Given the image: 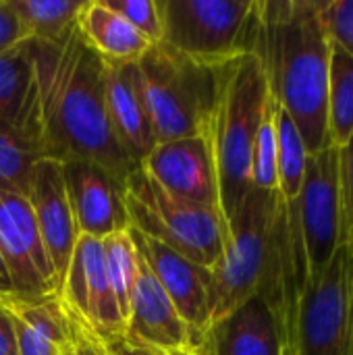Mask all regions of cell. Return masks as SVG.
Segmentation results:
<instances>
[{"instance_id":"cell-1","label":"cell","mask_w":353,"mask_h":355,"mask_svg":"<svg viewBox=\"0 0 353 355\" xmlns=\"http://www.w3.org/2000/svg\"><path fill=\"white\" fill-rule=\"evenodd\" d=\"M33 83L21 131L42 158L89 160L121 181L137 168L106 112V64L75 29L58 42L27 40Z\"/></svg>"},{"instance_id":"cell-2","label":"cell","mask_w":353,"mask_h":355,"mask_svg":"<svg viewBox=\"0 0 353 355\" xmlns=\"http://www.w3.org/2000/svg\"><path fill=\"white\" fill-rule=\"evenodd\" d=\"M333 44L320 0H258L250 54L262 67L273 100L302 133L308 154L329 144V69Z\"/></svg>"},{"instance_id":"cell-3","label":"cell","mask_w":353,"mask_h":355,"mask_svg":"<svg viewBox=\"0 0 353 355\" xmlns=\"http://www.w3.org/2000/svg\"><path fill=\"white\" fill-rule=\"evenodd\" d=\"M268 100V83L254 54H241L218 67L216 96L204 135L212 152L227 227L252 189V154Z\"/></svg>"},{"instance_id":"cell-4","label":"cell","mask_w":353,"mask_h":355,"mask_svg":"<svg viewBox=\"0 0 353 355\" xmlns=\"http://www.w3.org/2000/svg\"><path fill=\"white\" fill-rule=\"evenodd\" d=\"M216 71L218 67L198 64L162 44L144 54L137 79L156 144L206 131L216 96Z\"/></svg>"},{"instance_id":"cell-5","label":"cell","mask_w":353,"mask_h":355,"mask_svg":"<svg viewBox=\"0 0 353 355\" xmlns=\"http://www.w3.org/2000/svg\"><path fill=\"white\" fill-rule=\"evenodd\" d=\"M125 208L131 229L202 268H212L227 243V223L221 212L191 206L162 191L141 168L125 179Z\"/></svg>"},{"instance_id":"cell-6","label":"cell","mask_w":353,"mask_h":355,"mask_svg":"<svg viewBox=\"0 0 353 355\" xmlns=\"http://www.w3.org/2000/svg\"><path fill=\"white\" fill-rule=\"evenodd\" d=\"M277 206V191L252 187L231 218L225 252L208 270V324L258 293L268 260Z\"/></svg>"},{"instance_id":"cell-7","label":"cell","mask_w":353,"mask_h":355,"mask_svg":"<svg viewBox=\"0 0 353 355\" xmlns=\"http://www.w3.org/2000/svg\"><path fill=\"white\" fill-rule=\"evenodd\" d=\"M258 0H158L162 40L175 54L221 67L250 54Z\"/></svg>"},{"instance_id":"cell-8","label":"cell","mask_w":353,"mask_h":355,"mask_svg":"<svg viewBox=\"0 0 353 355\" xmlns=\"http://www.w3.org/2000/svg\"><path fill=\"white\" fill-rule=\"evenodd\" d=\"M283 355H353V248L341 245L327 268L306 281Z\"/></svg>"},{"instance_id":"cell-9","label":"cell","mask_w":353,"mask_h":355,"mask_svg":"<svg viewBox=\"0 0 353 355\" xmlns=\"http://www.w3.org/2000/svg\"><path fill=\"white\" fill-rule=\"evenodd\" d=\"M64 312L100 345L112 347L125 335V320L114 300L100 239L79 235L58 291Z\"/></svg>"},{"instance_id":"cell-10","label":"cell","mask_w":353,"mask_h":355,"mask_svg":"<svg viewBox=\"0 0 353 355\" xmlns=\"http://www.w3.org/2000/svg\"><path fill=\"white\" fill-rule=\"evenodd\" d=\"M298 229L304 245L308 279L318 277L343 245L341 198L337 179V148L310 154L302 193L295 202Z\"/></svg>"},{"instance_id":"cell-11","label":"cell","mask_w":353,"mask_h":355,"mask_svg":"<svg viewBox=\"0 0 353 355\" xmlns=\"http://www.w3.org/2000/svg\"><path fill=\"white\" fill-rule=\"evenodd\" d=\"M0 254L15 295H58L56 275L40 237L33 208L27 196L6 189H0Z\"/></svg>"},{"instance_id":"cell-12","label":"cell","mask_w":353,"mask_h":355,"mask_svg":"<svg viewBox=\"0 0 353 355\" xmlns=\"http://www.w3.org/2000/svg\"><path fill=\"white\" fill-rule=\"evenodd\" d=\"M139 166L175 200L221 212L214 160L204 133L156 144Z\"/></svg>"},{"instance_id":"cell-13","label":"cell","mask_w":353,"mask_h":355,"mask_svg":"<svg viewBox=\"0 0 353 355\" xmlns=\"http://www.w3.org/2000/svg\"><path fill=\"white\" fill-rule=\"evenodd\" d=\"M64 183L79 235L104 239L131 229L125 208V181L89 160L62 162Z\"/></svg>"},{"instance_id":"cell-14","label":"cell","mask_w":353,"mask_h":355,"mask_svg":"<svg viewBox=\"0 0 353 355\" xmlns=\"http://www.w3.org/2000/svg\"><path fill=\"white\" fill-rule=\"evenodd\" d=\"M123 341L162 355H191V331L139 256Z\"/></svg>"},{"instance_id":"cell-15","label":"cell","mask_w":353,"mask_h":355,"mask_svg":"<svg viewBox=\"0 0 353 355\" xmlns=\"http://www.w3.org/2000/svg\"><path fill=\"white\" fill-rule=\"evenodd\" d=\"M27 200L33 208L40 237L44 241L60 291L75 243L79 239L60 160L40 158L35 162L29 179Z\"/></svg>"},{"instance_id":"cell-16","label":"cell","mask_w":353,"mask_h":355,"mask_svg":"<svg viewBox=\"0 0 353 355\" xmlns=\"http://www.w3.org/2000/svg\"><path fill=\"white\" fill-rule=\"evenodd\" d=\"M191 355H283L281 329L268 304L254 295L191 335Z\"/></svg>"},{"instance_id":"cell-17","label":"cell","mask_w":353,"mask_h":355,"mask_svg":"<svg viewBox=\"0 0 353 355\" xmlns=\"http://www.w3.org/2000/svg\"><path fill=\"white\" fill-rule=\"evenodd\" d=\"M131 235L139 256L189 327L191 335L202 331L208 324V268L193 264L185 256L133 229Z\"/></svg>"},{"instance_id":"cell-18","label":"cell","mask_w":353,"mask_h":355,"mask_svg":"<svg viewBox=\"0 0 353 355\" xmlns=\"http://www.w3.org/2000/svg\"><path fill=\"white\" fill-rule=\"evenodd\" d=\"M106 112L117 144L139 166L156 148V137L141 100L137 62L106 64Z\"/></svg>"},{"instance_id":"cell-19","label":"cell","mask_w":353,"mask_h":355,"mask_svg":"<svg viewBox=\"0 0 353 355\" xmlns=\"http://www.w3.org/2000/svg\"><path fill=\"white\" fill-rule=\"evenodd\" d=\"M6 306L17 355H60L71 339V318L56 293L21 297H2Z\"/></svg>"},{"instance_id":"cell-20","label":"cell","mask_w":353,"mask_h":355,"mask_svg":"<svg viewBox=\"0 0 353 355\" xmlns=\"http://www.w3.org/2000/svg\"><path fill=\"white\" fill-rule=\"evenodd\" d=\"M77 31L106 64H135L154 46L104 0H85L77 15Z\"/></svg>"},{"instance_id":"cell-21","label":"cell","mask_w":353,"mask_h":355,"mask_svg":"<svg viewBox=\"0 0 353 355\" xmlns=\"http://www.w3.org/2000/svg\"><path fill=\"white\" fill-rule=\"evenodd\" d=\"M33 83L27 42L0 56V121L21 131Z\"/></svg>"},{"instance_id":"cell-22","label":"cell","mask_w":353,"mask_h":355,"mask_svg":"<svg viewBox=\"0 0 353 355\" xmlns=\"http://www.w3.org/2000/svg\"><path fill=\"white\" fill-rule=\"evenodd\" d=\"M327 119L329 144L335 148L343 146L353 133V56L335 44L329 69Z\"/></svg>"},{"instance_id":"cell-23","label":"cell","mask_w":353,"mask_h":355,"mask_svg":"<svg viewBox=\"0 0 353 355\" xmlns=\"http://www.w3.org/2000/svg\"><path fill=\"white\" fill-rule=\"evenodd\" d=\"M85 0H10L27 40L58 42L75 29Z\"/></svg>"},{"instance_id":"cell-24","label":"cell","mask_w":353,"mask_h":355,"mask_svg":"<svg viewBox=\"0 0 353 355\" xmlns=\"http://www.w3.org/2000/svg\"><path fill=\"white\" fill-rule=\"evenodd\" d=\"M277 139H279L277 193L285 204H295L302 193L306 162L310 154L302 139L300 129L279 104H277Z\"/></svg>"},{"instance_id":"cell-25","label":"cell","mask_w":353,"mask_h":355,"mask_svg":"<svg viewBox=\"0 0 353 355\" xmlns=\"http://www.w3.org/2000/svg\"><path fill=\"white\" fill-rule=\"evenodd\" d=\"M40 158L37 148L23 131L0 121V189L27 196L31 171Z\"/></svg>"},{"instance_id":"cell-26","label":"cell","mask_w":353,"mask_h":355,"mask_svg":"<svg viewBox=\"0 0 353 355\" xmlns=\"http://www.w3.org/2000/svg\"><path fill=\"white\" fill-rule=\"evenodd\" d=\"M102 248H104L106 272H108L114 300L119 304L123 320H127L129 300H131V291H133L137 270H139V252L135 248L131 229L104 237Z\"/></svg>"},{"instance_id":"cell-27","label":"cell","mask_w":353,"mask_h":355,"mask_svg":"<svg viewBox=\"0 0 353 355\" xmlns=\"http://www.w3.org/2000/svg\"><path fill=\"white\" fill-rule=\"evenodd\" d=\"M277 158H279V139H277V102L268 100L262 123L258 127L254 154H252V187L262 191H277Z\"/></svg>"},{"instance_id":"cell-28","label":"cell","mask_w":353,"mask_h":355,"mask_svg":"<svg viewBox=\"0 0 353 355\" xmlns=\"http://www.w3.org/2000/svg\"><path fill=\"white\" fill-rule=\"evenodd\" d=\"M110 10L121 15L152 44L162 40V21L158 0H104Z\"/></svg>"},{"instance_id":"cell-29","label":"cell","mask_w":353,"mask_h":355,"mask_svg":"<svg viewBox=\"0 0 353 355\" xmlns=\"http://www.w3.org/2000/svg\"><path fill=\"white\" fill-rule=\"evenodd\" d=\"M320 17L329 40L353 56V0H320Z\"/></svg>"},{"instance_id":"cell-30","label":"cell","mask_w":353,"mask_h":355,"mask_svg":"<svg viewBox=\"0 0 353 355\" xmlns=\"http://www.w3.org/2000/svg\"><path fill=\"white\" fill-rule=\"evenodd\" d=\"M337 179L341 198V223L343 243L353 248V133L350 139L337 148Z\"/></svg>"},{"instance_id":"cell-31","label":"cell","mask_w":353,"mask_h":355,"mask_svg":"<svg viewBox=\"0 0 353 355\" xmlns=\"http://www.w3.org/2000/svg\"><path fill=\"white\" fill-rule=\"evenodd\" d=\"M27 42V33L10 4V0H0V56Z\"/></svg>"},{"instance_id":"cell-32","label":"cell","mask_w":353,"mask_h":355,"mask_svg":"<svg viewBox=\"0 0 353 355\" xmlns=\"http://www.w3.org/2000/svg\"><path fill=\"white\" fill-rule=\"evenodd\" d=\"M60 355H102V345L71 318V339Z\"/></svg>"},{"instance_id":"cell-33","label":"cell","mask_w":353,"mask_h":355,"mask_svg":"<svg viewBox=\"0 0 353 355\" xmlns=\"http://www.w3.org/2000/svg\"><path fill=\"white\" fill-rule=\"evenodd\" d=\"M0 355H17L12 320L6 306L2 304V297H0Z\"/></svg>"},{"instance_id":"cell-34","label":"cell","mask_w":353,"mask_h":355,"mask_svg":"<svg viewBox=\"0 0 353 355\" xmlns=\"http://www.w3.org/2000/svg\"><path fill=\"white\" fill-rule=\"evenodd\" d=\"M106 349H108L112 355H162V354H158V352H152V349H144V347L129 345V343H125L123 339H121L117 345L106 347Z\"/></svg>"},{"instance_id":"cell-35","label":"cell","mask_w":353,"mask_h":355,"mask_svg":"<svg viewBox=\"0 0 353 355\" xmlns=\"http://www.w3.org/2000/svg\"><path fill=\"white\" fill-rule=\"evenodd\" d=\"M10 295H15V291H12V283H10L4 258L0 254V297H10Z\"/></svg>"},{"instance_id":"cell-36","label":"cell","mask_w":353,"mask_h":355,"mask_svg":"<svg viewBox=\"0 0 353 355\" xmlns=\"http://www.w3.org/2000/svg\"><path fill=\"white\" fill-rule=\"evenodd\" d=\"M102 355H112V354H110V352H108V349H106V347L102 345Z\"/></svg>"}]
</instances>
